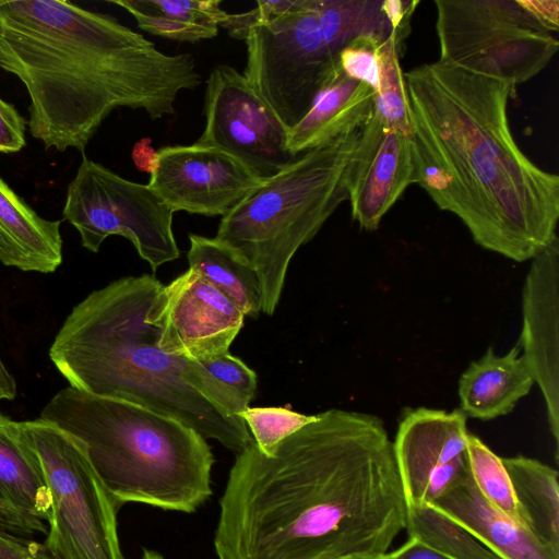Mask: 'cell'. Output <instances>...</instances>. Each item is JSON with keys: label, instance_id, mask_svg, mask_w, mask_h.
<instances>
[{"label": "cell", "instance_id": "cell-5", "mask_svg": "<svg viewBox=\"0 0 559 559\" xmlns=\"http://www.w3.org/2000/svg\"><path fill=\"white\" fill-rule=\"evenodd\" d=\"M39 417L83 442L120 507L139 502L191 513L212 495L211 448L204 437L176 418L71 386L58 391Z\"/></svg>", "mask_w": 559, "mask_h": 559}, {"label": "cell", "instance_id": "cell-17", "mask_svg": "<svg viewBox=\"0 0 559 559\" xmlns=\"http://www.w3.org/2000/svg\"><path fill=\"white\" fill-rule=\"evenodd\" d=\"M501 559H559L525 527L492 508L467 474L431 503Z\"/></svg>", "mask_w": 559, "mask_h": 559}, {"label": "cell", "instance_id": "cell-14", "mask_svg": "<svg viewBox=\"0 0 559 559\" xmlns=\"http://www.w3.org/2000/svg\"><path fill=\"white\" fill-rule=\"evenodd\" d=\"M150 182L174 211L225 216L264 180L228 153L197 143L156 152Z\"/></svg>", "mask_w": 559, "mask_h": 559}, {"label": "cell", "instance_id": "cell-25", "mask_svg": "<svg viewBox=\"0 0 559 559\" xmlns=\"http://www.w3.org/2000/svg\"><path fill=\"white\" fill-rule=\"evenodd\" d=\"M405 39L391 34L381 45L379 84L374 93L373 116L385 128L412 135V123L400 55Z\"/></svg>", "mask_w": 559, "mask_h": 559}, {"label": "cell", "instance_id": "cell-6", "mask_svg": "<svg viewBox=\"0 0 559 559\" xmlns=\"http://www.w3.org/2000/svg\"><path fill=\"white\" fill-rule=\"evenodd\" d=\"M359 131L298 155L219 222L215 238L257 271L267 316L275 312L297 250L347 200L348 166Z\"/></svg>", "mask_w": 559, "mask_h": 559}, {"label": "cell", "instance_id": "cell-29", "mask_svg": "<svg viewBox=\"0 0 559 559\" xmlns=\"http://www.w3.org/2000/svg\"><path fill=\"white\" fill-rule=\"evenodd\" d=\"M388 37L364 34L352 39L338 55L340 70L346 76L367 84L376 93L379 84L380 48Z\"/></svg>", "mask_w": 559, "mask_h": 559}, {"label": "cell", "instance_id": "cell-22", "mask_svg": "<svg viewBox=\"0 0 559 559\" xmlns=\"http://www.w3.org/2000/svg\"><path fill=\"white\" fill-rule=\"evenodd\" d=\"M189 267L201 273L245 314L257 319L262 311V289L257 271L215 237L189 235Z\"/></svg>", "mask_w": 559, "mask_h": 559}, {"label": "cell", "instance_id": "cell-36", "mask_svg": "<svg viewBox=\"0 0 559 559\" xmlns=\"http://www.w3.org/2000/svg\"><path fill=\"white\" fill-rule=\"evenodd\" d=\"M535 20L550 32L559 27V1L555 0H518Z\"/></svg>", "mask_w": 559, "mask_h": 559}, {"label": "cell", "instance_id": "cell-28", "mask_svg": "<svg viewBox=\"0 0 559 559\" xmlns=\"http://www.w3.org/2000/svg\"><path fill=\"white\" fill-rule=\"evenodd\" d=\"M123 9L154 13L185 23L218 28L229 13L221 8L219 0H112Z\"/></svg>", "mask_w": 559, "mask_h": 559}, {"label": "cell", "instance_id": "cell-10", "mask_svg": "<svg viewBox=\"0 0 559 559\" xmlns=\"http://www.w3.org/2000/svg\"><path fill=\"white\" fill-rule=\"evenodd\" d=\"M63 219L80 234L81 245L98 252L112 235L127 238L156 271L179 258L173 231L174 211L148 185L127 180L84 154L67 189Z\"/></svg>", "mask_w": 559, "mask_h": 559}, {"label": "cell", "instance_id": "cell-23", "mask_svg": "<svg viewBox=\"0 0 559 559\" xmlns=\"http://www.w3.org/2000/svg\"><path fill=\"white\" fill-rule=\"evenodd\" d=\"M0 223L19 247L26 272L53 273L61 265V221L40 217L1 177Z\"/></svg>", "mask_w": 559, "mask_h": 559}, {"label": "cell", "instance_id": "cell-40", "mask_svg": "<svg viewBox=\"0 0 559 559\" xmlns=\"http://www.w3.org/2000/svg\"><path fill=\"white\" fill-rule=\"evenodd\" d=\"M338 559H389V554L378 555V556H352L344 557Z\"/></svg>", "mask_w": 559, "mask_h": 559}, {"label": "cell", "instance_id": "cell-19", "mask_svg": "<svg viewBox=\"0 0 559 559\" xmlns=\"http://www.w3.org/2000/svg\"><path fill=\"white\" fill-rule=\"evenodd\" d=\"M533 384L518 344L503 355L496 354L490 346L460 377V409L466 417L481 420L506 416Z\"/></svg>", "mask_w": 559, "mask_h": 559}, {"label": "cell", "instance_id": "cell-24", "mask_svg": "<svg viewBox=\"0 0 559 559\" xmlns=\"http://www.w3.org/2000/svg\"><path fill=\"white\" fill-rule=\"evenodd\" d=\"M408 537L451 559H501L432 504L407 507Z\"/></svg>", "mask_w": 559, "mask_h": 559}, {"label": "cell", "instance_id": "cell-13", "mask_svg": "<svg viewBox=\"0 0 559 559\" xmlns=\"http://www.w3.org/2000/svg\"><path fill=\"white\" fill-rule=\"evenodd\" d=\"M159 347L194 361L228 352L245 314L207 278L189 267L162 293L151 312Z\"/></svg>", "mask_w": 559, "mask_h": 559}, {"label": "cell", "instance_id": "cell-2", "mask_svg": "<svg viewBox=\"0 0 559 559\" xmlns=\"http://www.w3.org/2000/svg\"><path fill=\"white\" fill-rule=\"evenodd\" d=\"M404 80L416 185L480 247L516 262L534 259L558 237L559 177L533 163L512 135L515 86L438 60Z\"/></svg>", "mask_w": 559, "mask_h": 559}, {"label": "cell", "instance_id": "cell-11", "mask_svg": "<svg viewBox=\"0 0 559 559\" xmlns=\"http://www.w3.org/2000/svg\"><path fill=\"white\" fill-rule=\"evenodd\" d=\"M205 128L199 145L228 153L261 180L288 166L297 156L287 147L289 130L243 74L216 66L206 80Z\"/></svg>", "mask_w": 559, "mask_h": 559}, {"label": "cell", "instance_id": "cell-8", "mask_svg": "<svg viewBox=\"0 0 559 559\" xmlns=\"http://www.w3.org/2000/svg\"><path fill=\"white\" fill-rule=\"evenodd\" d=\"M438 61L522 84L542 72L559 43L518 0H436Z\"/></svg>", "mask_w": 559, "mask_h": 559}, {"label": "cell", "instance_id": "cell-26", "mask_svg": "<svg viewBox=\"0 0 559 559\" xmlns=\"http://www.w3.org/2000/svg\"><path fill=\"white\" fill-rule=\"evenodd\" d=\"M467 451L473 481L485 500L492 508L525 527L502 457L472 433H468Z\"/></svg>", "mask_w": 559, "mask_h": 559}, {"label": "cell", "instance_id": "cell-39", "mask_svg": "<svg viewBox=\"0 0 559 559\" xmlns=\"http://www.w3.org/2000/svg\"><path fill=\"white\" fill-rule=\"evenodd\" d=\"M16 394V380L0 357V403L2 401H13Z\"/></svg>", "mask_w": 559, "mask_h": 559}, {"label": "cell", "instance_id": "cell-15", "mask_svg": "<svg viewBox=\"0 0 559 559\" xmlns=\"http://www.w3.org/2000/svg\"><path fill=\"white\" fill-rule=\"evenodd\" d=\"M412 135L385 128L373 116L359 131L348 166L347 200L361 229L377 230L406 188L416 185Z\"/></svg>", "mask_w": 559, "mask_h": 559}, {"label": "cell", "instance_id": "cell-18", "mask_svg": "<svg viewBox=\"0 0 559 559\" xmlns=\"http://www.w3.org/2000/svg\"><path fill=\"white\" fill-rule=\"evenodd\" d=\"M374 92L338 68L305 117L288 132L287 147L298 156L359 131L373 112Z\"/></svg>", "mask_w": 559, "mask_h": 559}, {"label": "cell", "instance_id": "cell-41", "mask_svg": "<svg viewBox=\"0 0 559 559\" xmlns=\"http://www.w3.org/2000/svg\"><path fill=\"white\" fill-rule=\"evenodd\" d=\"M141 559H165L162 555L154 550H144Z\"/></svg>", "mask_w": 559, "mask_h": 559}, {"label": "cell", "instance_id": "cell-4", "mask_svg": "<svg viewBox=\"0 0 559 559\" xmlns=\"http://www.w3.org/2000/svg\"><path fill=\"white\" fill-rule=\"evenodd\" d=\"M163 287L142 274L93 290L66 318L49 358L71 388L176 418L239 453L253 442L239 417L246 407L199 361L157 343L150 317Z\"/></svg>", "mask_w": 559, "mask_h": 559}, {"label": "cell", "instance_id": "cell-3", "mask_svg": "<svg viewBox=\"0 0 559 559\" xmlns=\"http://www.w3.org/2000/svg\"><path fill=\"white\" fill-rule=\"evenodd\" d=\"M0 68L28 92L32 136L82 155L116 108L171 116L179 93L202 82L192 55H166L114 17L66 0H0Z\"/></svg>", "mask_w": 559, "mask_h": 559}, {"label": "cell", "instance_id": "cell-27", "mask_svg": "<svg viewBox=\"0 0 559 559\" xmlns=\"http://www.w3.org/2000/svg\"><path fill=\"white\" fill-rule=\"evenodd\" d=\"M258 449L269 454L285 438L317 420L318 414L306 415L286 407H247L240 415Z\"/></svg>", "mask_w": 559, "mask_h": 559}, {"label": "cell", "instance_id": "cell-16", "mask_svg": "<svg viewBox=\"0 0 559 559\" xmlns=\"http://www.w3.org/2000/svg\"><path fill=\"white\" fill-rule=\"evenodd\" d=\"M521 356L540 389L550 432L559 442V239L534 259L522 294Z\"/></svg>", "mask_w": 559, "mask_h": 559}, {"label": "cell", "instance_id": "cell-12", "mask_svg": "<svg viewBox=\"0 0 559 559\" xmlns=\"http://www.w3.org/2000/svg\"><path fill=\"white\" fill-rule=\"evenodd\" d=\"M466 424L460 408L417 407L403 415L393 450L407 507L431 504L471 473Z\"/></svg>", "mask_w": 559, "mask_h": 559}, {"label": "cell", "instance_id": "cell-32", "mask_svg": "<svg viewBox=\"0 0 559 559\" xmlns=\"http://www.w3.org/2000/svg\"><path fill=\"white\" fill-rule=\"evenodd\" d=\"M48 526L44 521L25 514L0 499V533L35 539L46 534Z\"/></svg>", "mask_w": 559, "mask_h": 559}, {"label": "cell", "instance_id": "cell-34", "mask_svg": "<svg viewBox=\"0 0 559 559\" xmlns=\"http://www.w3.org/2000/svg\"><path fill=\"white\" fill-rule=\"evenodd\" d=\"M0 559H55L43 544L0 533Z\"/></svg>", "mask_w": 559, "mask_h": 559}, {"label": "cell", "instance_id": "cell-21", "mask_svg": "<svg viewBox=\"0 0 559 559\" xmlns=\"http://www.w3.org/2000/svg\"><path fill=\"white\" fill-rule=\"evenodd\" d=\"M0 499L48 522L50 497L38 460L22 438L17 421L0 412Z\"/></svg>", "mask_w": 559, "mask_h": 559}, {"label": "cell", "instance_id": "cell-7", "mask_svg": "<svg viewBox=\"0 0 559 559\" xmlns=\"http://www.w3.org/2000/svg\"><path fill=\"white\" fill-rule=\"evenodd\" d=\"M35 453L50 497L43 545L55 559H124L117 512L83 442L40 417L17 421Z\"/></svg>", "mask_w": 559, "mask_h": 559}, {"label": "cell", "instance_id": "cell-1", "mask_svg": "<svg viewBox=\"0 0 559 559\" xmlns=\"http://www.w3.org/2000/svg\"><path fill=\"white\" fill-rule=\"evenodd\" d=\"M407 506L393 441L376 415L332 408L269 454L239 453L219 500L217 559L388 554Z\"/></svg>", "mask_w": 559, "mask_h": 559}, {"label": "cell", "instance_id": "cell-38", "mask_svg": "<svg viewBox=\"0 0 559 559\" xmlns=\"http://www.w3.org/2000/svg\"><path fill=\"white\" fill-rule=\"evenodd\" d=\"M389 559H451L421 543L409 538L403 546L389 554Z\"/></svg>", "mask_w": 559, "mask_h": 559}, {"label": "cell", "instance_id": "cell-33", "mask_svg": "<svg viewBox=\"0 0 559 559\" xmlns=\"http://www.w3.org/2000/svg\"><path fill=\"white\" fill-rule=\"evenodd\" d=\"M26 121L12 104L0 97V152L15 153L25 144Z\"/></svg>", "mask_w": 559, "mask_h": 559}, {"label": "cell", "instance_id": "cell-30", "mask_svg": "<svg viewBox=\"0 0 559 559\" xmlns=\"http://www.w3.org/2000/svg\"><path fill=\"white\" fill-rule=\"evenodd\" d=\"M243 407H249L257 390V373L229 352L199 361Z\"/></svg>", "mask_w": 559, "mask_h": 559}, {"label": "cell", "instance_id": "cell-20", "mask_svg": "<svg viewBox=\"0 0 559 559\" xmlns=\"http://www.w3.org/2000/svg\"><path fill=\"white\" fill-rule=\"evenodd\" d=\"M525 528L543 545L559 552L558 472L532 457H502Z\"/></svg>", "mask_w": 559, "mask_h": 559}, {"label": "cell", "instance_id": "cell-9", "mask_svg": "<svg viewBox=\"0 0 559 559\" xmlns=\"http://www.w3.org/2000/svg\"><path fill=\"white\" fill-rule=\"evenodd\" d=\"M242 40V74L293 129L338 71L341 50L324 34L316 0H294L287 12L255 25Z\"/></svg>", "mask_w": 559, "mask_h": 559}, {"label": "cell", "instance_id": "cell-31", "mask_svg": "<svg viewBox=\"0 0 559 559\" xmlns=\"http://www.w3.org/2000/svg\"><path fill=\"white\" fill-rule=\"evenodd\" d=\"M135 19L138 26L155 36H160L176 41L197 43L213 38L218 28L185 23L159 14L128 9Z\"/></svg>", "mask_w": 559, "mask_h": 559}, {"label": "cell", "instance_id": "cell-35", "mask_svg": "<svg viewBox=\"0 0 559 559\" xmlns=\"http://www.w3.org/2000/svg\"><path fill=\"white\" fill-rule=\"evenodd\" d=\"M419 4L417 0H383L381 8L392 29L402 38L411 32L412 15Z\"/></svg>", "mask_w": 559, "mask_h": 559}, {"label": "cell", "instance_id": "cell-37", "mask_svg": "<svg viewBox=\"0 0 559 559\" xmlns=\"http://www.w3.org/2000/svg\"><path fill=\"white\" fill-rule=\"evenodd\" d=\"M0 262L5 266L16 267L26 272L24 258L4 227L0 223Z\"/></svg>", "mask_w": 559, "mask_h": 559}]
</instances>
